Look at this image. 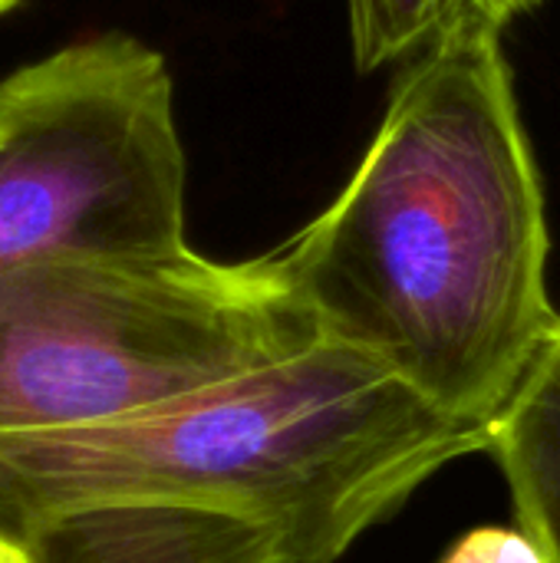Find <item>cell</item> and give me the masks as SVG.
Wrapping results in <instances>:
<instances>
[{
  "mask_svg": "<svg viewBox=\"0 0 560 563\" xmlns=\"http://www.w3.org/2000/svg\"><path fill=\"white\" fill-rule=\"evenodd\" d=\"M350 40L360 73L416 59L442 36L469 23L505 33L515 20L535 13L545 0H347Z\"/></svg>",
  "mask_w": 560,
  "mask_h": 563,
  "instance_id": "cell-7",
  "label": "cell"
},
{
  "mask_svg": "<svg viewBox=\"0 0 560 563\" xmlns=\"http://www.w3.org/2000/svg\"><path fill=\"white\" fill-rule=\"evenodd\" d=\"M13 3H20V0H0V13H3V10H10Z\"/></svg>",
  "mask_w": 560,
  "mask_h": 563,
  "instance_id": "cell-9",
  "label": "cell"
},
{
  "mask_svg": "<svg viewBox=\"0 0 560 563\" xmlns=\"http://www.w3.org/2000/svg\"><path fill=\"white\" fill-rule=\"evenodd\" d=\"M172 102L165 56L119 30L3 76L0 274L191 251Z\"/></svg>",
  "mask_w": 560,
  "mask_h": 563,
  "instance_id": "cell-4",
  "label": "cell"
},
{
  "mask_svg": "<svg viewBox=\"0 0 560 563\" xmlns=\"http://www.w3.org/2000/svg\"><path fill=\"white\" fill-rule=\"evenodd\" d=\"M0 563H23V558H20V551L13 544L0 541Z\"/></svg>",
  "mask_w": 560,
  "mask_h": 563,
  "instance_id": "cell-8",
  "label": "cell"
},
{
  "mask_svg": "<svg viewBox=\"0 0 560 563\" xmlns=\"http://www.w3.org/2000/svg\"><path fill=\"white\" fill-rule=\"evenodd\" d=\"M323 343L271 254L50 261L0 274V435L76 429Z\"/></svg>",
  "mask_w": 560,
  "mask_h": 563,
  "instance_id": "cell-3",
  "label": "cell"
},
{
  "mask_svg": "<svg viewBox=\"0 0 560 563\" xmlns=\"http://www.w3.org/2000/svg\"><path fill=\"white\" fill-rule=\"evenodd\" d=\"M23 563H290L284 534L257 518L182 501H109L30 528Z\"/></svg>",
  "mask_w": 560,
  "mask_h": 563,
  "instance_id": "cell-5",
  "label": "cell"
},
{
  "mask_svg": "<svg viewBox=\"0 0 560 563\" xmlns=\"http://www.w3.org/2000/svg\"><path fill=\"white\" fill-rule=\"evenodd\" d=\"M548 218L502 30L409 59L340 198L271 254L323 340L495 426L558 333Z\"/></svg>",
  "mask_w": 560,
  "mask_h": 563,
  "instance_id": "cell-1",
  "label": "cell"
},
{
  "mask_svg": "<svg viewBox=\"0 0 560 563\" xmlns=\"http://www.w3.org/2000/svg\"><path fill=\"white\" fill-rule=\"evenodd\" d=\"M495 426L439 412L340 343L119 419L0 435V541L109 501L257 518L290 563H337L442 465L492 452Z\"/></svg>",
  "mask_w": 560,
  "mask_h": 563,
  "instance_id": "cell-2",
  "label": "cell"
},
{
  "mask_svg": "<svg viewBox=\"0 0 560 563\" xmlns=\"http://www.w3.org/2000/svg\"><path fill=\"white\" fill-rule=\"evenodd\" d=\"M492 452L518 525L560 563V327L495 422Z\"/></svg>",
  "mask_w": 560,
  "mask_h": 563,
  "instance_id": "cell-6",
  "label": "cell"
}]
</instances>
